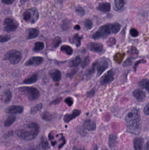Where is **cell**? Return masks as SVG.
<instances>
[{
  "instance_id": "obj_3",
  "label": "cell",
  "mask_w": 149,
  "mask_h": 150,
  "mask_svg": "<svg viewBox=\"0 0 149 150\" xmlns=\"http://www.w3.org/2000/svg\"><path fill=\"white\" fill-rule=\"evenodd\" d=\"M112 33V24L105 25L100 27L99 30L93 34L92 38L94 40L106 39Z\"/></svg>"
},
{
  "instance_id": "obj_52",
  "label": "cell",
  "mask_w": 149,
  "mask_h": 150,
  "mask_svg": "<svg viewBox=\"0 0 149 150\" xmlns=\"http://www.w3.org/2000/svg\"><path fill=\"white\" fill-rule=\"evenodd\" d=\"M90 150H98V147H97V145L95 144H93Z\"/></svg>"
},
{
  "instance_id": "obj_47",
  "label": "cell",
  "mask_w": 149,
  "mask_h": 150,
  "mask_svg": "<svg viewBox=\"0 0 149 150\" xmlns=\"http://www.w3.org/2000/svg\"><path fill=\"white\" fill-rule=\"evenodd\" d=\"M131 64H132V60L131 59H128L124 62L123 66L124 67H129L131 65Z\"/></svg>"
},
{
  "instance_id": "obj_1",
  "label": "cell",
  "mask_w": 149,
  "mask_h": 150,
  "mask_svg": "<svg viewBox=\"0 0 149 150\" xmlns=\"http://www.w3.org/2000/svg\"><path fill=\"white\" fill-rule=\"evenodd\" d=\"M40 128L36 122H31L23 126L17 130V135L20 139L29 141L34 140L38 134Z\"/></svg>"
},
{
  "instance_id": "obj_21",
  "label": "cell",
  "mask_w": 149,
  "mask_h": 150,
  "mask_svg": "<svg viewBox=\"0 0 149 150\" xmlns=\"http://www.w3.org/2000/svg\"><path fill=\"white\" fill-rule=\"evenodd\" d=\"M81 62V59L79 56H77L71 60L68 63V67L71 68L78 67Z\"/></svg>"
},
{
  "instance_id": "obj_50",
  "label": "cell",
  "mask_w": 149,
  "mask_h": 150,
  "mask_svg": "<svg viewBox=\"0 0 149 150\" xmlns=\"http://www.w3.org/2000/svg\"><path fill=\"white\" fill-rule=\"evenodd\" d=\"M15 0H1L2 2L4 4H11L14 2Z\"/></svg>"
},
{
  "instance_id": "obj_10",
  "label": "cell",
  "mask_w": 149,
  "mask_h": 150,
  "mask_svg": "<svg viewBox=\"0 0 149 150\" xmlns=\"http://www.w3.org/2000/svg\"><path fill=\"white\" fill-rule=\"evenodd\" d=\"M44 59L42 57L35 56L29 59L25 62V66L28 67H37L43 62Z\"/></svg>"
},
{
  "instance_id": "obj_42",
  "label": "cell",
  "mask_w": 149,
  "mask_h": 150,
  "mask_svg": "<svg viewBox=\"0 0 149 150\" xmlns=\"http://www.w3.org/2000/svg\"><path fill=\"white\" fill-rule=\"evenodd\" d=\"M65 102L68 106L71 107L72 106L73 104V99L71 97H68L65 100Z\"/></svg>"
},
{
  "instance_id": "obj_39",
  "label": "cell",
  "mask_w": 149,
  "mask_h": 150,
  "mask_svg": "<svg viewBox=\"0 0 149 150\" xmlns=\"http://www.w3.org/2000/svg\"><path fill=\"white\" fill-rule=\"evenodd\" d=\"M75 11L78 13L79 16L82 17L85 15V11L81 6H77L75 8Z\"/></svg>"
},
{
  "instance_id": "obj_8",
  "label": "cell",
  "mask_w": 149,
  "mask_h": 150,
  "mask_svg": "<svg viewBox=\"0 0 149 150\" xmlns=\"http://www.w3.org/2000/svg\"><path fill=\"white\" fill-rule=\"evenodd\" d=\"M141 121L130 123L127 125V130L128 132L131 134L138 135L141 133Z\"/></svg>"
},
{
  "instance_id": "obj_33",
  "label": "cell",
  "mask_w": 149,
  "mask_h": 150,
  "mask_svg": "<svg viewBox=\"0 0 149 150\" xmlns=\"http://www.w3.org/2000/svg\"><path fill=\"white\" fill-rule=\"evenodd\" d=\"M98 62H94L92 65L90 69H87L86 71V75L87 76H90L91 75L95 73V69L96 68V66H97Z\"/></svg>"
},
{
  "instance_id": "obj_40",
  "label": "cell",
  "mask_w": 149,
  "mask_h": 150,
  "mask_svg": "<svg viewBox=\"0 0 149 150\" xmlns=\"http://www.w3.org/2000/svg\"><path fill=\"white\" fill-rule=\"evenodd\" d=\"M85 26L87 30H91L92 28L93 23L91 19H86L85 21Z\"/></svg>"
},
{
  "instance_id": "obj_11",
  "label": "cell",
  "mask_w": 149,
  "mask_h": 150,
  "mask_svg": "<svg viewBox=\"0 0 149 150\" xmlns=\"http://www.w3.org/2000/svg\"><path fill=\"white\" fill-rule=\"evenodd\" d=\"M114 79L113 72L112 70H109L102 77L101 80V84L103 86L109 84L113 81Z\"/></svg>"
},
{
  "instance_id": "obj_14",
  "label": "cell",
  "mask_w": 149,
  "mask_h": 150,
  "mask_svg": "<svg viewBox=\"0 0 149 150\" xmlns=\"http://www.w3.org/2000/svg\"><path fill=\"white\" fill-rule=\"evenodd\" d=\"M81 113V112L78 109H74L71 114H66L64 116V122L66 123H69L71 121L75 119Z\"/></svg>"
},
{
  "instance_id": "obj_29",
  "label": "cell",
  "mask_w": 149,
  "mask_h": 150,
  "mask_svg": "<svg viewBox=\"0 0 149 150\" xmlns=\"http://www.w3.org/2000/svg\"><path fill=\"white\" fill-rule=\"evenodd\" d=\"M42 108H43V104L42 103H39V104L36 105L33 107L31 108V114H36L38 112H39L42 110Z\"/></svg>"
},
{
  "instance_id": "obj_23",
  "label": "cell",
  "mask_w": 149,
  "mask_h": 150,
  "mask_svg": "<svg viewBox=\"0 0 149 150\" xmlns=\"http://www.w3.org/2000/svg\"><path fill=\"white\" fill-rule=\"evenodd\" d=\"M128 53L131 57V59H136L138 57L139 55V51L136 47L134 46H131L130 49L129 50Z\"/></svg>"
},
{
  "instance_id": "obj_54",
  "label": "cell",
  "mask_w": 149,
  "mask_h": 150,
  "mask_svg": "<svg viewBox=\"0 0 149 150\" xmlns=\"http://www.w3.org/2000/svg\"><path fill=\"white\" fill-rule=\"evenodd\" d=\"M80 27L79 25H75L74 26V30H80Z\"/></svg>"
},
{
  "instance_id": "obj_36",
  "label": "cell",
  "mask_w": 149,
  "mask_h": 150,
  "mask_svg": "<svg viewBox=\"0 0 149 150\" xmlns=\"http://www.w3.org/2000/svg\"><path fill=\"white\" fill-rule=\"evenodd\" d=\"M41 117L43 120L47 121L51 120L52 118V115L49 112H45L41 114Z\"/></svg>"
},
{
  "instance_id": "obj_7",
  "label": "cell",
  "mask_w": 149,
  "mask_h": 150,
  "mask_svg": "<svg viewBox=\"0 0 149 150\" xmlns=\"http://www.w3.org/2000/svg\"><path fill=\"white\" fill-rule=\"evenodd\" d=\"M18 26V23L15 19L7 18L3 21V30L7 32H10L15 30Z\"/></svg>"
},
{
  "instance_id": "obj_35",
  "label": "cell",
  "mask_w": 149,
  "mask_h": 150,
  "mask_svg": "<svg viewBox=\"0 0 149 150\" xmlns=\"http://www.w3.org/2000/svg\"><path fill=\"white\" fill-rule=\"evenodd\" d=\"M62 42L61 38L59 37H55L52 40V45L54 48H57Z\"/></svg>"
},
{
  "instance_id": "obj_15",
  "label": "cell",
  "mask_w": 149,
  "mask_h": 150,
  "mask_svg": "<svg viewBox=\"0 0 149 150\" xmlns=\"http://www.w3.org/2000/svg\"><path fill=\"white\" fill-rule=\"evenodd\" d=\"M133 96L139 102H143L146 98V94L144 91L140 89H136L133 93Z\"/></svg>"
},
{
  "instance_id": "obj_53",
  "label": "cell",
  "mask_w": 149,
  "mask_h": 150,
  "mask_svg": "<svg viewBox=\"0 0 149 150\" xmlns=\"http://www.w3.org/2000/svg\"><path fill=\"white\" fill-rule=\"evenodd\" d=\"M145 150H149V142H147L145 145Z\"/></svg>"
},
{
  "instance_id": "obj_13",
  "label": "cell",
  "mask_w": 149,
  "mask_h": 150,
  "mask_svg": "<svg viewBox=\"0 0 149 150\" xmlns=\"http://www.w3.org/2000/svg\"><path fill=\"white\" fill-rule=\"evenodd\" d=\"M90 51L96 53H100L103 51V46L101 43L99 42H91L88 45Z\"/></svg>"
},
{
  "instance_id": "obj_17",
  "label": "cell",
  "mask_w": 149,
  "mask_h": 150,
  "mask_svg": "<svg viewBox=\"0 0 149 150\" xmlns=\"http://www.w3.org/2000/svg\"><path fill=\"white\" fill-rule=\"evenodd\" d=\"M144 141L142 137H136L134 141V149L135 150H143Z\"/></svg>"
},
{
  "instance_id": "obj_27",
  "label": "cell",
  "mask_w": 149,
  "mask_h": 150,
  "mask_svg": "<svg viewBox=\"0 0 149 150\" xmlns=\"http://www.w3.org/2000/svg\"><path fill=\"white\" fill-rule=\"evenodd\" d=\"M83 38V36H80L78 34H75L72 38L73 43H74L77 47H78L81 45V40Z\"/></svg>"
},
{
  "instance_id": "obj_48",
  "label": "cell",
  "mask_w": 149,
  "mask_h": 150,
  "mask_svg": "<svg viewBox=\"0 0 149 150\" xmlns=\"http://www.w3.org/2000/svg\"><path fill=\"white\" fill-rule=\"evenodd\" d=\"M61 100H62V98H58L55 99V100H53V101L51 103V105H57V104H59V103L61 102Z\"/></svg>"
},
{
  "instance_id": "obj_20",
  "label": "cell",
  "mask_w": 149,
  "mask_h": 150,
  "mask_svg": "<svg viewBox=\"0 0 149 150\" xmlns=\"http://www.w3.org/2000/svg\"><path fill=\"white\" fill-rule=\"evenodd\" d=\"M39 34V31L36 28H31L28 30V35L27 39L28 40L35 38L38 36Z\"/></svg>"
},
{
  "instance_id": "obj_32",
  "label": "cell",
  "mask_w": 149,
  "mask_h": 150,
  "mask_svg": "<svg viewBox=\"0 0 149 150\" xmlns=\"http://www.w3.org/2000/svg\"><path fill=\"white\" fill-rule=\"evenodd\" d=\"M40 146L42 150H45L47 149L49 147V144L48 142L45 137H42L40 142Z\"/></svg>"
},
{
  "instance_id": "obj_24",
  "label": "cell",
  "mask_w": 149,
  "mask_h": 150,
  "mask_svg": "<svg viewBox=\"0 0 149 150\" xmlns=\"http://www.w3.org/2000/svg\"><path fill=\"white\" fill-rule=\"evenodd\" d=\"M61 52L65 53L67 55H71L73 53V50L71 46L67 45H64L60 47Z\"/></svg>"
},
{
  "instance_id": "obj_38",
  "label": "cell",
  "mask_w": 149,
  "mask_h": 150,
  "mask_svg": "<svg viewBox=\"0 0 149 150\" xmlns=\"http://www.w3.org/2000/svg\"><path fill=\"white\" fill-rule=\"evenodd\" d=\"M115 6L118 9L122 8L125 4L124 0H115Z\"/></svg>"
},
{
  "instance_id": "obj_16",
  "label": "cell",
  "mask_w": 149,
  "mask_h": 150,
  "mask_svg": "<svg viewBox=\"0 0 149 150\" xmlns=\"http://www.w3.org/2000/svg\"><path fill=\"white\" fill-rule=\"evenodd\" d=\"M49 75L52 80L55 82H59L61 79L62 76L60 71L56 69L51 70L49 72Z\"/></svg>"
},
{
  "instance_id": "obj_6",
  "label": "cell",
  "mask_w": 149,
  "mask_h": 150,
  "mask_svg": "<svg viewBox=\"0 0 149 150\" xmlns=\"http://www.w3.org/2000/svg\"><path fill=\"white\" fill-rule=\"evenodd\" d=\"M125 120L127 125L141 121L139 110L136 108H133L127 114Z\"/></svg>"
},
{
  "instance_id": "obj_34",
  "label": "cell",
  "mask_w": 149,
  "mask_h": 150,
  "mask_svg": "<svg viewBox=\"0 0 149 150\" xmlns=\"http://www.w3.org/2000/svg\"><path fill=\"white\" fill-rule=\"evenodd\" d=\"M4 95H5V99H4V102L5 103H8L10 102L11 98H12V93L9 90H6L4 92Z\"/></svg>"
},
{
  "instance_id": "obj_55",
  "label": "cell",
  "mask_w": 149,
  "mask_h": 150,
  "mask_svg": "<svg viewBox=\"0 0 149 150\" xmlns=\"http://www.w3.org/2000/svg\"><path fill=\"white\" fill-rule=\"evenodd\" d=\"M1 86L0 85V89H1Z\"/></svg>"
},
{
  "instance_id": "obj_2",
  "label": "cell",
  "mask_w": 149,
  "mask_h": 150,
  "mask_svg": "<svg viewBox=\"0 0 149 150\" xmlns=\"http://www.w3.org/2000/svg\"><path fill=\"white\" fill-rule=\"evenodd\" d=\"M19 91L23 93L28 99L34 101L38 99L40 96V93L37 88L31 86H22L18 88Z\"/></svg>"
},
{
  "instance_id": "obj_19",
  "label": "cell",
  "mask_w": 149,
  "mask_h": 150,
  "mask_svg": "<svg viewBox=\"0 0 149 150\" xmlns=\"http://www.w3.org/2000/svg\"><path fill=\"white\" fill-rule=\"evenodd\" d=\"M97 9L101 12H108L111 10V5L109 3H101L97 7Z\"/></svg>"
},
{
  "instance_id": "obj_56",
  "label": "cell",
  "mask_w": 149,
  "mask_h": 150,
  "mask_svg": "<svg viewBox=\"0 0 149 150\" xmlns=\"http://www.w3.org/2000/svg\"><path fill=\"white\" fill-rule=\"evenodd\" d=\"M108 150L105 149V150Z\"/></svg>"
},
{
  "instance_id": "obj_30",
  "label": "cell",
  "mask_w": 149,
  "mask_h": 150,
  "mask_svg": "<svg viewBox=\"0 0 149 150\" xmlns=\"http://www.w3.org/2000/svg\"><path fill=\"white\" fill-rule=\"evenodd\" d=\"M121 26L120 24L115 23L112 24V31L113 34H117L120 30Z\"/></svg>"
},
{
  "instance_id": "obj_37",
  "label": "cell",
  "mask_w": 149,
  "mask_h": 150,
  "mask_svg": "<svg viewBox=\"0 0 149 150\" xmlns=\"http://www.w3.org/2000/svg\"><path fill=\"white\" fill-rule=\"evenodd\" d=\"M90 58L88 56L85 57V59H83L82 63H81V67L82 68H85L89 65L90 63Z\"/></svg>"
},
{
  "instance_id": "obj_26",
  "label": "cell",
  "mask_w": 149,
  "mask_h": 150,
  "mask_svg": "<svg viewBox=\"0 0 149 150\" xmlns=\"http://www.w3.org/2000/svg\"><path fill=\"white\" fill-rule=\"evenodd\" d=\"M117 137L113 134L110 135L108 140V145L110 148H113L115 147L117 143Z\"/></svg>"
},
{
  "instance_id": "obj_43",
  "label": "cell",
  "mask_w": 149,
  "mask_h": 150,
  "mask_svg": "<svg viewBox=\"0 0 149 150\" xmlns=\"http://www.w3.org/2000/svg\"><path fill=\"white\" fill-rule=\"evenodd\" d=\"M129 33H130V35L134 38H136V37H138L139 36V32L136 29H134V28H132L130 30Z\"/></svg>"
},
{
  "instance_id": "obj_12",
  "label": "cell",
  "mask_w": 149,
  "mask_h": 150,
  "mask_svg": "<svg viewBox=\"0 0 149 150\" xmlns=\"http://www.w3.org/2000/svg\"><path fill=\"white\" fill-rule=\"evenodd\" d=\"M23 111V107L22 106L11 105L6 108L5 112L7 113L10 114H17L22 113Z\"/></svg>"
},
{
  "instance_id": "obj_41",
  "label": "cell",
  "mask_w": 149,
  "mask_h": 150,
  "mask_svg": "<svg viewBox=\"0 0 149 150\" xmlns=\"http://www.w3.org/2000/svg\"><path fill=\"white\" fill-rule=\"evenodd\" d=\"M10 38H11L9 35H0V42L3 43V42H7V41L9 40Z\"/></svg>"
},
{
  "instance_id": "obj_22",
  "label": "cell",
  "mask_w": 149,
  "mask_h": 150,
  "mask_svg": "<svg viewBox=\"0 0 149 150\" xmlns=\"http://www.w3.org/2000/svg\"><path fill=\"white\" fill-rule=\"evenodd\" d=\"M38 76L37 74H34L31 75V76L27 77V78L23 80V83L26 84H29L33 83H36L38 79Z\"/></svg>"
},
{
  "instance_id": "obj_46",
  "label": "cell",
  "mask_w": 149,
  "mask_h": 150,
  "mask_svg": "<svg viewBox=\"0 0 149 150\" xmlns=\"http://www.w3.org/2000/svg\"><path fill=\"white\" fill-rule=\"evenodd\" d=\"M146 62V61L144 60L143 59L140 60L136 62L134 66V70L135 71H136V69L137 68V66L140 64V63H144Z\"/></svg>"
},
{
  "instance_id": "obj_9",
  "label": "cell",
  "mask_w": 149,
  "mask_h": 150,
  "mask_svg": "<svg viewBox=\"0 0 149 150\" xmlns=\"http://www.w3.org/2000/svg\"><path fill=\"white\" fill-rule=\"evenodd\" d=\"M108 62L106 59H102L100 62H98L96 66L97 77H99L108 68Z\"/></svg>"
},
{
  "instance_id": "obj_5",
  "label": "cell",
  "mask_w": 149,
  "mask_h": 150,
  "mask_svg": "<svg viewBox=\"0 0 149 150\" xmlns=\"http://www.w3.org/2000/svg\"><path fill=\"white\" fill-rule=\"evenodd\" d=\"M39 18V14L36 8H31L26 11L23 14L24 20L28 23L34 24L37 22Z\"/></svg>"
},
{
  "instance_id": "obj_31",
  "label": "cell",
  "mask_w": 149,
  "mask_h": 150,
  "mask_svg": "<svg viewBox=\"0 0 149 150\" xmlns=\"http://www.w3.org/2000/svg\"><path fill=\"white\" fill-rule=\"evenodd\" d=\"M139 84L142 88L145 89L147 91L149 92V81L148 79H144L140 82Z\"/></svg>"
},
{
  "instance_id": "obj_44",
  "label": "cell",
  "mask_w": 149,
  "mask_h": 150,
  "mask_svg": "<svg viewBox=\"0 0 149 150\" xmlns=\"http://www.w3.org/2000/svg\"><path fill=\"white\" fill-rule=\"evenodd\" d=\"M116 43V40L115 39L113 38H109L107 42V45L108 46H113L114 45H115Z\"/></svg>"
},
{
  "instance_id": "obj_28",
  "label": "cell",
  "mask_w": 149,
  "mask_h": 150,
  "mask_svg": "<svg viewBox=\"0 0 149 150\" xmlns=\"http://www.w3.org/2000/svg\"><path fill=\"white\" fill-rule=\"evenodd\" d=\"M44 44L42 42H36L34 45L33 50L35 52H39L43 50L44 48Z\"/></svg>"
},
{
  "instance_id": "obj_18",
  "label": "cell",
  "mask_w": 149,
  "mask_h": 150,
  "mask_svg": "<svg viewBox=\"0 0 149 150\" xmlns=\"http://www.w3.org/2000/svg\"><path fill=\"white\" fill-rule=\"evenodd\" d=\"M83 127L88 131L95 130L96 128V125L95 122L91 120H86L84 122Z\"/></svg>"
},
{
  "instance_id": "obj_51",
  "label": "cell",
  "mask_w": 149,
  "mask_h": 150,
  "mask_svg": "<svg viewBox=\"0 0 149 150\" xmlns=\"http://www.w3.org/2000/svg\"><path fill=\"white\" fill-rule=\"evenodd\" d=\"M94 93H95V91L94 90H92L87 93V96L88 97H91V96H93Z\"/></svg>"
},
{
  "instance_id": "obj_45",
  "label": "cell",
  "mask_w": 149,
  "mask_h": 150,
  "mask_svg": "<svg viewBox=\"0 0 149 150\" xmlns=\"http://www.w3.org/2000/svg\"><path fill=\"white\" fill-rule=\"evenodd\" d=\"M77 71H78V70L76 69H72L71 70L68 72L67 74V76H68V77H72L73 76L75 75V74L77 73Z\"/></svg>"
},
{
  "instance_id": "obj_49",
  "label": "cell",
  "mask_w": 149,
  "mask_h": 150,
  "mask_svg": "<svg viewBox=\"0 0 149 150\" xmlns=\"http://www.w3.org/2000/svg\"><path fill=\"white\" fill-rule=\"evenodd\" d=\"M149 104L148 103L147 104V105L145 106V107H144V109H143V112H144V113L146 115H149Z\"/></svg>"
},
{
  "instance_id": "obj_25",
  "label": "cell",
  "mask_w": 149,
  "mask_h": 150,
  "mask_svg": "<svg viewBox=\"0 0 149 150\" xmlns=\"http://www.w3.org/2000/svg\"><path fill=\"white\" fill-rule=\"evenodd\" d=\"M16 120V117L14 115L9 116L4 122V125L5 127H9L14 123Z\"/></svg>"
},
{
  "instance_id": "obj_4",
  "label": "cell",
  "mask_w": 149,
  "mask_h": 150,
  "mask_svg": "<svg viewBox=\"0 0 149 150\" xmlns=\"http://www.w3.org/2000/svg\"><path fill=\"white\" fill-rule=\"evenodd\" d=\"M3 60L8 61L13 65L19 63L22 59L21 52L16 50H11L8 51L3 57Z\"/></svg>"
}]
</instances>
